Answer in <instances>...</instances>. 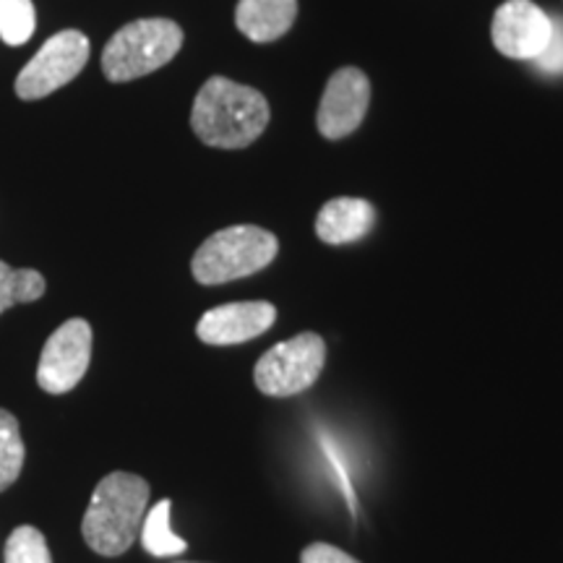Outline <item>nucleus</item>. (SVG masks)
Here are the masks:
<instances>
[{"mask_svg":"<svg viewBox=\"0 0 563 563\" xmlns=\"http://www.w3.org/2000/svg\"><path fill=\"white\" fill-rule=\"evenodd\" d=\"M183 45V30L170 19H139L112 34L102 53V70L110 81L141 79L167 66Z\"/></svg>","mask_w":563,"mask_h":563,"instance_id":"4","label":"nucleus"},{"mask_svg":"<svg viewBox=\"0 0 563 563\" xmlns=\"http://www.w3.org/2000/svg\"><path fill=\"white\" fill-rule=\"evenodd\" d=\"M170 511L173 501L170 498H162L159 504H154L152 509L146 511L144 522H141V545H144L146 553L157 555V559H173V555L186 553L188 548L186 540L173 532Z\"/></svg>","mask_w":563,"mask_h":563,"instance_id":"13","label":"nucleus"},{"mask_svg":"<svg viewBox=\"0 0 563 563\" xmlns=\"http://www.w3.org/2000/svg\"><path fill=\"white\" fill-rule=\"evenodd\" d=\"M279 243L269 230L256 224L224 228L203 241L194 256V277L201 285H224V282L251 277L277 258Z\"/></svg>","mask_w":563,"mask_h":563,"instance_id":"3","label":"nucleus"},{"mask_svg":"<svg viewBox=\"0 0 563 563\" xmlns=\"http://www.w3.org/2000/svg\"><path fill=\"white\" fill-rule=\"evenodd\" d=\"M5 563H53L45 534L37 527H16L5 540Z\"/></svg>","mask_w":563,"mask_h":563,"instance_id":"17","label":"nucleus"},{"mask_svg":"<svg viewBox=\"0 0 563 563\" xmlns=\"http://www.w3.org/2000/svg\"><path fill=\"white\" fill-rule=\"evenodd\" d=\"M300 561L302 563H361L357 559H352L350 553H344L336 545H329V543H311L300 553Z\"/></svg>","mask_w":563,"mask_h":563,"instance_id":"19","label":"nucleus"},{"mask_svg":"<svg viewBox=\"0 0 563 563\" xmlns=\"http://www.w3.org/2000/svg\"><path fill=\"white\" fill-rule=\"evenodd\" d=\"M323 361H327V344L321 336L302 332L264 352L253 368V382L266 397H295L319 382Z\"/></svg>","mask_w":563,"mask_h":563,"instance_id":"5","label":"nucleus"},{"mask_svg":"<svg viewBox=\"0 0 563 563\" xmlns=\"http://www.w3.org/2000/svg\"><path fill=\"white\" fill-rule=\"evenodd\" d=\"M24 467V441L19 420L9 410H0V493L11 488Z\"/></svg>","mask_w":563,"mask_h":563,"instance_id":"15","label":"nucleus"},{"mask_svg":"<svg viewBox=\"0 0 563 563\" xmlns=\"http://www.w3.org/2000/svg\"><path fill=\"white\" fill-rule=\"evenodd\" d=\"M45 277L34 269H11L0 262V313L19 302L40 300L45 295Z\"/></svg>","mask_w":563,"mask_h":563,"instance_id":"14","label":"nucleus"},{"mask_svg":"<svg viewBox=\"0 0 563 563\" xmlns=\"http://www.w3.org/2000/svg\"><path fill=\"white\" fill-rule=\"evenodd\" d=\"M274 321H277V308L272 302H228V306H217L203 313L199 327H196V334H199L201 342L224 347V344L256 340V336L269 332Z\"/></svg>","mask_w":563,"mask_h":563,"instance_id":"10","label":"nucleus"},{"mask_svg":"<svg viewBox=\"0 0 563 563\" xmlns=\"http://www.w3.org/2000/svg\"><path fill=\"white\" fill-rule=\"evenodd\" d=\"M89 60V40L81 32L66 30L53 34L42 51L21 68L16 95L21 100H42L81 74Z\"/></svg>","mask_w":563,"mask_h":563,"instance_id":"6","label":"nucleus"},{"mask_svg":"<svg viewBox=\"0 0 563 563\" xmlns=\"http://www.w3.org/2000/svg\"><path fill=\"white\" fill-rule=\"evenodd\" d=\"M150 506V483L131 473H110L97 483L81 532L100 555H123L136 543Z\"/></svg>","mask_w":563,"mask_h":563,"instance_id":"2","label":"nucleus"},{"mask_svg":"<svg viewBox=\"0 0 563 563\" xmlns=\"http://www.w3.org/2000/svg\"><path fill=\"white\" fill-rule=\"evenodd\" d=\"M371 102V81L361 68H340L323 89L319 115L321 136L344 139L363 123Z\"/></svg>","mask_w":563,"mask_h":563,"instance_id":"9","label":"nucleus"},{"mask_svg":"<svg viewBox=\"0 0 563 563\" xmlns=\"http://www.w3.org/2000/svg\"><path fill=\"white\" fill-rule=\"evenodd\" d=\"M532 66L545 76H563V19L553 16L551 40L545 51L532 60Z\"/></svg>","mask_w":563,"mask_h":563,"instance_id":"18","label":"nucleus"},{"mask_svg":"<svg viewBox=\"0 0 563 563\" xmlns=\"http://www.w3.org/2000/svg\"><path fill=\"white\" fill-rule=\"evenodd\" d=\"M493 45L514 60H534L548 47L553 34V16L532 0H506L493 16Z\"/></svg>","mask_w":563,"mask_h":563,"instance_id":"8","label":"nucleus"},{"mask_svg":"<svg viewBox=\"0 0 563 563\" xmlns=\"http://www.w3.org/2000/svg\"><path fill=\"white\" fill-rule=\"evenodd\" d=\"M37 30V13L32 0H0V40L16 47L32 40Z\"/></svg>","mask_w":563,"mask_h":563,"instance_id":"16","label":"nucleus"},{"mask_svg":"<svg viewBox=\"0 0 563 563\" xmlns=\"http://www.w3.org/2000/svg\"><path fill=\"white\" fill-rule=\"evenodd\" d=\"M298 19V0H241L235 24L251 42L285 37Z\"/></svg>","mask_w":563,"mask_h":563,"instance_id":"12","label":"nucleus"},{"mask_svg":"<svg viewBox=\"0 0 563 563\" xmlns=\"http://www.w3.org/2000/svg\"><path fill=\"white\" fill-rule=\"evenodd\" d=\"M376 224V209L365 199H332L316 217V235L327 245H347L368 235Z\"/></svg>","mask_w":563,"mask_h":563,"instance_id":"11","label":"nucleus"},{"mask_svg":"<svg viewBox=\"0 0 563 563\" xmlns=\"http://www.w3.org/2000/svg\"><path fill=\"white\" fill-rule=\"evenodd\" d=\"M91 361V327L70 319L45 342L37 365V384L47 394H66L81 382Z\"/></svg>","mask_w":563,"mask_h":563,"instance_id":"7","label":"nucleus"},{"mask_svg":"<svg viewBox=\"0 0 563 563\" xmlns=\"http://www.w3.org/2000/svg\"><path fill=\"white\" fill-rule=\"evenodd\" d=\"M191 125L207 146L245 150L269 125V102L262 91L211 76L194 102Z\"/></svg>","mask_w":563,"mask_h":563,"instance_id":"1","label":"nucleus"}]
</instances>
